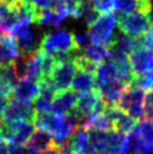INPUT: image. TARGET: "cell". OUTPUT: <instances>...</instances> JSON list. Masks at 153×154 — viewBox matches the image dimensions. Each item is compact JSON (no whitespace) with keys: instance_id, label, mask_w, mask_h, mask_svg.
I'll use <instances>...</instances> for the list:
<instances>
[{"instance_id":"cell-43","label":"cell","mask_w":153,"mask_h":154,"mask_svg":"<svg viewBox=\"0 0 153 154\" xmlns=\"http://www.w3.org/2000/svg\"><path fill=\"white\" fill-rule=\"evenodd\" d=\"M74 1H76V2H79V4H80V2H82V1H85V0H74Z\"/></svg>"},{"instance_id":"cell-41","label":"cell","mask_w":153,"mask_h":154,"mask_svg":"<svg viewBox=\"0 0 153 154\" xmlns=\"http://www.w3.org/2000/svg\"><path fill=\"white\" fill-rule=\"evenodd\" d=\"M0 154H9L8 146L6 145L4 142H0Z\"/></svg>"},{"instance_id":"cell-33","label":"cell","mask_w":153,"mask_h":154,"mask_svg":"<svg viewBox=\"0 0 153 154\" xmlns=\"http://www.w3.org/2000/svg\"><path fill=\"white\" fill-rule=\"evenodd\" d=\"M90 1L99 14L111 13L114 9L115 0H90Z\"/></svg>"},{"instance_id":"cell-13","label":"cell","mask_w":153,"mask_h":154,"mask_svg":"<svg viewBox=\"0 0 153 154\" xmlns=\"http://www.w3.org/2000/svg\"><path fill=\"white\" fill-rule=\"evenodd\" d=\"M105 114L111 119L115 131L122 133L124 135L128 134L131 131L135 128L136 120L132 118L131 116H128L126 112H124L122 109H119L117 106L106 107Z\"/></svg>"},{"instance_id":"cell-32","label":"cell","mask_w":153,"mask_h":154,"mask_svg":"<svg viewBox=\"0 0 153 154\" xmlns=\"http://www.w3.org/2000/svg\"><path fill=\"white\" fill-rule=\"evenodd\" d=\"M73 41H74V45H76V50L82 52L91 43V37L89 35V32L76 33V34H73Z\"/></svg>"},{"instance_id":"cell-28","label":"cell","mask_w":153,"mask_h":154,"mask_svg":"<svg viewBox=\"0 0 153 154\" xmlns=\"http://www.w3.org/2000/svg\"><path fill=\"white\" fill-rule=\"evenodd\" d=\"M144 145V142L142 141L139 133L134 128L133 131L125 135L123 153L122 154H139Z\"/></svg>"},{"instance_id":"cell-21","label":"cell","mask_w":153,"mask_h":154,"mask_svg":"<svg viewBox=\"0 0 153 154\" xmlns=\"http://www.w3.org/2000/svg\"><path fill=\"white\" fill-rule=\"evenodd\" d=\"M70 140L72 142L76 154H95L90 146L89 131L83 126H78Z\"/></svg>"},{"instance_id":"cell-7","label":"cell","mask_w":153,"mask_h":154,"mask_svg":"<svg viewBox=\"0 0 153 154\" xmlns=\"http://www.w3.org/2000/svg\"><path fill=\"white\" fill-rule=\"evenodd\" d=\"M36 116L35 109L32 103H25L20 101L15 98L8 100L7 106L5 108L4 117L2 119L7 122H30L33 123Z\"/></svg>"},{"instance_id":"cell-2","label":"cell","mask_w":153,"mask_h":154,"mask_svg":"<svg viewBox=\"0 0 153 154\" xmlns=\"http://www.w3.org/2000/svg\"><path fill=\"white\" fill-rule=\"evenodd\" d=\"M145 91L141 88L128 85L119 97L117 107L135 120L141 119L144 114Z\"/></svg>"},{"instance_id":"cell-37","label":"cell","mask_w":153,"mask_h":154,"mask_svg":"<svg viewBox=\"0 0 153 154\" xmlns=\"http://www.w3.org/2000/svg\"><path fill=\"white\" fill-rule=\"evenodd\" d=\"M59 147V151H60V154H76V150H74V147H73V144L71 140L69 138L67 141L62 142L61 144L59 145H56Z\"/></svg>"},{"instance_id":"cell-5","label":"cell","mask_w":153,"mask_h":154,"mask_svg":"<svg viewBox=\"0 0 153 154\" xmlns=\"http://www.w3.org/2000/svg\"><path fill=\"white\" fill-rule=\"evenodd\" d=\"M32 25L33 22L21 20L10 32V35L16 39L18 46L20 48L21 55L32 54L38 51L41 47L42 38H38Z\"/></svg>"},{"instance_id":"cell-15","label":"cell","mask_w":153,"mask_h":154,"mask_svg":"<svg viewBox=\"0 0 153 154\" xmlns=\"http://www.w3.org/2000/svg\"><path fill=\"white\" fill-rule=\"evenodd\" d=\"M38 94H39L38 81L24 78V79H19L17 85L14 88L13 98L20 101H25V103H32L37 98Z\"/></svg>"},{"instance_id":"cell-4","label":"cell","mask_w":153,"mask_h":154,"mask_svg":"<svg viewBox=\"0 0 153 154\" xmlns=\"http://www.w3.org/2000/svg\"><path fill=\"white\" fill-rule=\"evenodd\" d=\"M44 53L55 55L58 53H67L76 50L73 34L68 30L60 29L44 35L41 41V47Z\"/></svg>"},{"instance_id":"cell-25","label":"cell","mask_w":153,"mask_h":154,"mask_svg":"<svg viewBox=\"0 0 153 154\" xmlns=\"http://www.w3.org/2000/svg\"><path fill=\"white\" fill-rule=\"evenodd\" d=\"M95 79H96V89L109 82L118 81L114 68L108 60L104 61L98 65L97 71L95 73Z\"/></svg>"},{"instance_id":"cell-44","label":"cell","mask_w":153,"mask_h":154,"mask_svg":"<svg viewBox=\"0 0 153 154\" xmlns=\"http://www.w3.org/2000/svg\"><path fill=\"white\" fill-rule=\"evenodd\" d=\"M4 140H2V137H1V134H0V142H2Z\"/></svg>"},{"instance_id":"cell-17","label":"cell","mask_w":153,"mask_h":154,"mask_svg":"<svg viewBox=\"0 0 153 154\" xmlns=\"http://www.w3.org/2000/svg\"><path fill=\"white\" fill-rule=\"evenodd\" d=\"M78 101V94L73 90H63L58 92L53 101L52 112L58 115H67L74 109Z\"/></svg>"},{"instance_id":"cell-26","label":"cell","mask_w":153,"mask_h":154,"mask_svg":"<svg viewBox=\"0 0 153 154\" xmlns=\"http://www.w3.org/2000/svg\"><path fill=\"white\" fill-rule=\"evenodd\" d=\"M82 54L89 59V60L94 61L98 64H100L101 62L106 61L109 57L111 54V47L106 46L104 44L99 43H90L88 46L86 47L82 51Z\"/></svg>"},{"instance_id":"cell-14","label":"cell","mask_w":153,"mask_h":154,"mask_svg":"<svg viewBox=\"0 0 153 154\" xmlns=\"http://www.w3.org/2000/svg\"><path fill=\"white\" fill-rule=\"evenodd\" d=\"M64 119V115H58L54 112H44V114H36L33 124L37 129H42L50 133L52 137L58 135L60 129L62 127Z\"/></svg>"},{"instance_id":"cell-10","label":"cell","mask_w":153,"mask_h":154,"mask_svg":"<svg viewBox=\"0 0 153 154\" xmlns=\"http://www.w3.org/2000/svg\"><path fill=\"white\" fill-rule=\"evenodd\" d=\"M107 60L113 65L115 72H116L117 80L128 86L132 82L134 74H133L132 69H131L130 57L127 54L117 51V50H114V48H111V54H109V57Z\"/></svg>"},{"instance_id":"cell-19","label":"cell","mask_w":153,"mask_h":154,"mask_svg":"<svg viewBox=\"0 0 153 154\" xmlns=\"http://www.w3.org/2000/svg\"><path fill=\"white\" fill-rule=\"evenodd\" d=\"M114 9L120 16L131 15L136 11L151 14L149 0H115Z\"/></svg>"},{"instance_id":"cell-11","label":"cell","mask_w":153,"mask_h":154,"mask_svg":"<svg viewBox=\"0 0 153 154\" xmlns=\"http://www.w3.org/2000/svg\"><path fill=\"white\" fill-rule=\"evenodd\" d=\"M101 98L99 91L97 89H95L91 92H87V94H82L80 98H78L76 105L74 109L71 111L72 116L76 119L79 126L82 125L83 120L88 117L89 115H91L95 111L96 105L99 101V99Z\"/></svg>"},{"instance_id":"cell-39","label":"cell","mask_w":153,"mask_h":154,"mask_svg":"<svg viewBox=\"0 0 153 154\" xmlns=\"http://www.w3.org/2000/svg\"><path fill=\"white\" fill-rule=\"evenodd\" d=\"M139 154H153V143H150V144L144 143V145Z\"/></svg>"},{"instance_id":"cell-1","label":"cell","mask_w":153,"mask_h":154,"mask_svg":"<svg viewBox=\"0 0 153 154\" xmlns=\"http://www.w3.org/2000/svg\"><path fill=\"white\" fill-rule=\"evenodd\" d=\"M35 132V126L30 122H7L0 120V134L2 140L9 144L26 145Z\"/></svg>"},{"instance_id":"cell-34","label":"cell","mask_w":153,"mask_h":154,"mask_svg":"<svg viewBox=\"0 0 153 154\" xmlns=\"http://www.w3.org/2000/svg\"><path fill=\"white\" fill-rule=\"evenodd\" d=\"M8 153L9 154H42L37 150L33 149L30 145H15L9 144L8 145Z\"/></svg>"},{"instance_id":"cell-9","label":"cell","mask_w":153,"mask_h":154,"mask_svg":"<svg viewBox=\"0 0 153 154\" xmlns=\"http://www.w3.org/2000/svg\"><path fill=\"white\" fill-rule=\"evenodd\" d=\"M18 0H0V33L10 32L20 20Z\"/></svg>"},{"instance_id":"cell-18","label":"cell","mask_w":153,"mask_h":154,"mask_svg":"<svg viewBox=\"0 0 153 154\" xmlns=\"http://www.w3.org/2000/svg\"><path fill=\"white\" fill-rule=\"evenodd\" d=\"M125 87L126 85H124L122 82L114 81L99 87L97 88V90L99 91V94L104 100V103H106L107 107H113V106H117L119 97L123 90L125 89Z\"/></svg>"},{"instance_id":"cell-24","label":"cell","mask_w":153,"mask_h":154,"mask_svg":"<svg viewBox=\"0 0 153 154\" xmlns=\"http://www.w3.org/2000/svg\"><path fill=\"white\" fill-rule=\"evenodd\" d=\"M139 47H140V43H139L137 37H132V36H128V35H125L122 32H119L118 35H115L114 42L111 44V48L123 52L128 55Z\"/></svg>"},{"instance_id":"cell-22","label":"cell","mask_w":153,"mask_h":154,"mask_svg":"<svg viewBox=\"0 0 153 154\" xmlns=\"http://www.w3.org/2000/svg\"><path fill=\"white\" fill-rule=\"evenodd\" d=\"M125 135L117 131H109L106 133L101 154H122L123 153Z\"/></svg>"},{"instance_id":"cell-3","label":"cell","mask_w":153,"mask_h":154,"mask_svg":"<svg viewBox=\"0 0 153 154\" xmlns=\"http://www.w3.org/2000/svg\"><path fill=\"white\" fill-rule=\"evenodd\" d=\"M118 23V16L115 13H107L99 16L97 22L89 28L92 43L104 44L111 47L115 38V30Z\"/></svg>"},{"instance_id":"cell-23","label":"cell","mask_w":153,"mask_h":154,"mask_svg":"<svg viewBox=\"0 0 153 154\" xmlns=\"http://www.w3.org/2000/svg\"><path fill=\"white\" fill-rule=\"evenodd\" d=\"M65 19L67 18L64 17L63 15L58 13L55 9L48 8L41 10V11H37L35 23L38 24L39 26H44V27H55V28H59Z\"/></svg>"},{"instance_id":"cell-29","label":"cell","mask_w":153,"mask_h":154,"mask_svg":"<svg viewBox=\"0 0 153 154\" xmlns=\"http://www.w3.org/2000/svg\"><path fill=\"white\" fill-rule=\"evenodd\" d=\"M80 18L86 22V25L91 27L99 18V13L95 9L90 0H85L80 2Z\"/></svg>"},{"instance_id":"cell-42","label":"cell","mask_w":153,"mask_h":154,"mask_svg":"<svg viewBox=\"0 0 153 154\" xmlns=\"http://www.w3.org/2000/svg\"><path fill=\"white\" fill-rule=\"evenodd\" d=\"M150 10H151V15H153V0H149Z\"/></svg>"},{"instance_id":"cell-35","label":"cell","mask_w":153,"mask_h":154,"mask_svg":"<svg viewBox=\"0 0 153 154\" xmlns=\"http://www.w3.org/2000/svg\"><path fill=\"white\" fill-rule=\"evenodd\" d=\"M143 116L145 117V119L153 122V90H150L148 94H145Z\"/></svg>"},{"instance_id":"cell-27","label":"cell","mask_w":153,"mask_h":154,"mask_svg":"<svg viewBox=\"0 0 153 154\" xmlns=\"http://www.w3.org/2000/svg\"><path fill=\"white\" fill-rule=\"evenodd\" d=\"M27 145L32 146L33 149L37 150L38 152H44L47 149H50L51 146L54 145V141H53V137L50 133L42 131V129H37L32 135Z\"/></svg>"},{"instance_id":"cell-20","label":"cell","mask_w":153,"mask_h":154,"mask_svg":"<svg viewBox=\"0 0 153 154\" xmlns=\"http://www.w3.org/2000/svg\"><path fill=\"white\" fill-rule=\"evenodd\" d=\"M72 90L76 94H87L96 89L95 73H89L78 70L71 83Z\"/></svg>"},{"instance_id":"cell-16","label":"cell","mask_w":153,"mask_h":154,"mask_svg":"<svg viewBox=\"0 0 153 154\" xmlns=\"http://www.w3.org/2000/svg\"><path fill=\"white\" fill-rule=\"evenodd\" d=\"M21 55L16 39L10 34L0 35V65L10 64Z\"/></svg>"},{"instance_id":"cell-12","label":"cell","mask_w":153,"mask_h":154,"mask_svg":"<svg viewBox=\"0 0 153 154\" xmlns=\"http://www.w3.org/2000/svg\"><path fill=\"white\" fill-rule=\"evenodd\" d=\"M130 63L134 77L150 72L153 70V52L139 47L130 54Z\"/></svg>"},{"instance_id":"cell-45","label":"cell","mask_w":153,"mask_h":154,"mask_svg":"<svg viewBox=\"0 0 153 154\" xmlns=\"http://www.w3.org/2000/svg\"><path fill=\"white\" fill-rule=\"evenodd\" d=\"M96 154H101V153H96Z\"/></svg>"},{"instance_id":"cell-36","label":"cell","mask_w":153,"mask_h":154,"mask_svg":"<svg viewBox=\"0 0 153 154\" xmlns=\"http://www.w3.org/2000/svg\"><path fill=\"white\" fill-rule=\"evenodd\" d=\"M27 1L36 11L51 8L54 2V0H27Z\"/></svg>"},{"instance_id":"cell-46","label":"cell","mask_w":153,"mask_h":154,"mask_svg":"<svg viewBox=\"0 0 153 154\" xmlns=\"http://www.w3.org/2000/svg\"><path fill=\"white\" fill-rule=\"evenodd\" d=\"M152 90H153V89H152Z\"/></svg>"},{"instance_id":"cell-6","label":"cell","mask_w":153,"mask_h":154,"mask_svg":"<svg viewBox=\"0 0 153 154\" xmlns=\"http://www.w3.org/2000/svg\"><path fill=\"white\" fill-rule=\"evenodd\" d=\"M152 20L153 17L151 14L144 13V11H136L131 15L119 16L117 24H118L119 32H122L123 34L132 36V37H139L149 30Z\"/></svg>"},{"instance_id":"cell-38","label":"cell","mask_w":153,"mask_h":154,"mask_svg":"<svg viewBox=\"0 0 153 154\" xmlns=\"http://www.w3.org/2000/svg\"><path fill=\"white\" fill-rule=\"evenodd\" d=\"M8 100H9L8 98L0 96V120H2V116H4V112H5V108H6V106H7Z\"/></svg>"},{"instance_id":"cell-8","label":"cell","mask_w":153,"mask_h":154,"mask_svg":"<svg viewBox=\"0 0 153 154\" xmlns=\"http://www.w3.org/2000/svg\"><path fill=\"white\" fill-rule=\"evenodd\" d=\"M76 71H78V66H76L74 60L56 64L53 72L48 77L54 89L56 90V92L67 90L69 89V87H71V83H72V80L76 75Z\"/></svg>"},{"instance_id":"cell-40","label":"cell","mask_w":153,"mask_h":154,"mask_svg":"<svg viewBox=\"0 0 153 154\" xmlns=\"http://www.w3.org/2000/svg\"><path fill=\"white\" fill-rule=\"evenodd\" d=\"M43 154H60V151H59V147L54 144L53 146H51L50 149H47L46 151H44Z\"/></svg>"},{"instance_id":"cell-31","label":"cell","mask_w":153,"mask_h":154,"mask_svg":"<svg viewBox=\"0 0 153 154\" xmlns=\"http://www.w3.org/2000/svg\"><path fill=\"white\" fill-rule=\"evenodd\" d=\"M56 61L53 55L46 54L43 52L42 55V63H41V69H42V79L43 78H48L53 72L54 68L56 66Z\"/></svg>"},{"instance_id":"cell-30","label":"cell","mask_w":153,"mask_h":154,"mask_svg":"<svg viewBox=\"0 0 153 154\" xmlns=\"http://www.w3.org/2000/svg\"><path fill=\"white\" fill-rule=\"evenodd\" d=\"M135 129L145 144L153 143V122L148 119L142 120L135 126Z\"/></svg>"}]
</instances>
